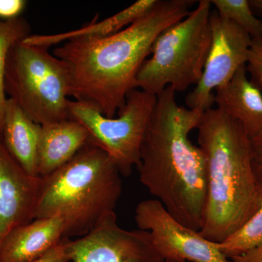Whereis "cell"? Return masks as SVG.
<instances>
[{"instance_id": "obj_24", "label": "cell", "mask_w": 262, "mask_h": 262, "mask_svg": "<svg viewBox=\"0 0 262 262\" xmlns=\"http://www.w3.org/2000/svg\"><path fill=\"white\" fill-rule=\"evenodd\" d=\"M230 259L232 262H262V244Z\"/></svg>"}, {"instance_id": "obj_22", "label": "cell", "mask_w": 262, "mask_h": 262, "mask_svg": "<svg viewBox=\"0 0 262 262\" xmlns=\"http://www.w3.org/2000/svg\"><path fill=\"white\" fill-rule=\"evenodd\" d=\"M69 239L63 238L59 244L53 248L42 257L30 262H69L70 261L68 251Z\"/></svg>"}, {"instance_id": "obj_17", "label": "cell", "mask_w": 262, "mask_h": 262, "mask_svg": "<svg viewBox=\"0 0 262 262\" xmlns=\"http://www.w3.org/2000/svg\"><path fill=\"white\" fill-rule=\"evenodd\" d=\"M262 244V184L258 186L256 208L249 219L228 238L217 244L221 251L231 258Z\"/></svg>"}, {"instance_id": "obj_6", "label": "cell", "mask_w": 262, "mask_h": 262, "mask_svg": "<svg viewBox=\"0 0 262 262\" xmlns=\"http://www.w3.org/2000/svg\"><path fill=\"white\" fill-rule=\"evenodd\" d=\"M4 90L39 125L70 119L68 72L48 48L23 41L14 45L5 65Z\"/></svg>"}, {"instance_id": "obj_11", "label": "cell", "mask_w": 262, "mask_h": 262, "mask_svg": "<svg viewBox=\"0 0 262 262\" xmlns=\"http://www.w3.org/2000/svg\"><path fill=\"white\" fill-rule=\"evenodd\" d=\"M42 181L15 161L0 137V245L13 229L34 220Z\"/></svg>"}, {"instance_id": "obj_25", "label": "cell", "mask_w": 262, "mask_h": 262, "mask_svg": "<svg viewBox=\"0 0 262 262\" xmlns=\"http://www.w3.org/2000/svg\"><path fill=\"white\" fill-rule=\"evenodd\" d=\"M249 3L252 9L262 15V0H252Z\"/></svg>"}, {"instance_id": "obj_1", "label": "cell", "mask_w": 262, "mask_h": 262, "mask_svg": "<svg viewBox=\"0 0 262 262\" xmlns=\"http://www.w3.org/2000/svg\"><path fill=\"white\" fill-rule=\"evenodd\" d=\"M192 0H158L123 30L105 37H77L56 48L64 63L70 96L113 118L136 89L138 72L160 33L190 13Z\"/></svg>"}, {"instance_id": "obj_12", "label": "cell", "mask_w": 262, "mask_h": 262, "mask_svg": "<svg viewBox=\"0 0 262 262\" xmlns=\"http://www.w3.org/2000/svg\"><path fill=\"white\" fill-rule=\"evenodd\" d=\"M64 232V223L60 216L35 219L5 237L0 245V262L34 261L59 244Z\"/></svg>"}, {"instance_id": "obj_18", "label": "cell", "mask_w": 262, "mask_h": 262, "mask_svg": "<svg viewBox=\"0 0 262 262\" xmlns=\"http://www.w3.org/2000/svg\"><path fill=\"white\" fill-rule=\"evenodd\" d=\"M30 35L31 27L25 18L19 17L8 20L0 19V135L8 99L4 90V77L8 53L14 45Z\"/></svg>"}, {"instance_id": "obj_16", "label": "cell", "mask_w": 262, "mask_h": 262, "mask_svg": "<svg viewBox=\"0 0 262 262\" xmlns=\"http://www.w3.org/2000/svg\"><path fill=\"white\" fill-rule=\"evenodd\" d=\"M158 0H139L128 8L99 22L71 32L54 34H31L23 40L30 46L49 48L77 37H105L123 30L149 11Z\"/></svg>"}, {"instance_id": "obj_8", "label": "cell", "mask_w": 262, "mask_h": 262, "mask_svg": "<svg viewBox=\"0 0 262 262\" xmlns=\"http://www.w3.org/2000/svg\"><path fill=\"white\" fill-rule=\"evenodd\" d=\"M135 220L139 229L149 232L153 246L165 261L232 262L217 244L183 225L158 200L140 202Z\"/></svg>"}, {"instance_id": "obj_4", "label": "cell", "mask_w": 262, "mask_h": 262, "mask_svg": "<svg viewBox=\"0 0 262 262\" xmlns=\"http://www.w3.org/2000/svg\"><path fill=\"white\" fill-rule=\"evenodd\" d=\"M120 175L110 157L89 141L69 163L42 177L34 220L60 216L64 237L85 235L115 212L122 194Z\"/></svg>"}, {"instance_id": "obj_10", "label": "cell", "mask_w": 262, "mask_h": 262, "mask_svg": "<svg viewBox=\"0 0 262 262\" xmlns=\"http://www.w3.org/2000/svg\"><path fill=\"white\" fill-rule=\"evenodd\" d=\"M68 251L72 262H167L155 249L149 232L122 228L115 212L85 235L69 239Z\"/></svg>"}, {"instance_id": "obj_23", "label": "cell", "mask_w": 262, "mask_h": 262, "mask_svg": "<svg viewBox=\"0 0 262 262\" xmlns=\"http://www.w3.org/2000/svg\"><path fill=\"white\" fill-rule=\"evenodd\" d=\"M251 158L255 175L262 184V133L251 139Z\"/></svg>"}, {"instance_id": "obj_19", "label": "cell", "mask_w": 262, "mask_h": 262, "mask_svg": "<svg viewBox=\"0 0 262 262\" xmlns=\"http://www.w3.org/2000/svg\"><path fill=\"white\" fill-rule=\"evenodd\" d=\"M222 18L233 22L251 39H262V20L253 14L248 0H211Z\"/></svg>"}, {"instance_id": "obj_13", "label": "cell", "mask_w": 262, "mask_h": 262, "mask_svg": "<svg viewBox=\"0 0 262 262\" xmlns=\"http://www.w3.org/2000/svg\"><path fill=\"white\" fill-rule=\"evenodd\" d=\"M90 134L76 120L68 119L41 126L37 173L46 177L70 161L89 142Z\"/></svg>"}, {"instance_id": "obj_15", "label": "cell", "mask_w": 262, "mask_h": 262, "mask_svg": "<svg viewBox=\"0 0 262 262\" xmlns=\"http://www.w3.org/2000/svg\"><path fill=\"white\" fill-rule=\"evenodd\" d=\"M42 125L31 120L13 100L5 105L1 137L10 155L30 175L37 173L38 144Z\"/></svg>"}, {"instance_id": "obj_2", "label": "cell", "mask_w": 262, "mask_h": 262, "mask_svg": "<svg viewBox=\"0 0 262 262\" xmlns=\"http://www.w3.org/2000/svg\"><path fill=\"white\" fill-rule=\"evenodd\" d=\"M179 106L170 86L157 95L141 144L139 169L143 185L186 227L201 228L206 198V165L189 139L203 114Z\"/></svg>"}, {"instance_id": "obj_3", "label": "cell", "mask_w": 262, "mask_h": 262, "mask_svg": "<svg viewBox=\"0 0 262 262\" xmlns=\"http://www.w3.org/2000/svg\"><path fill=\"white\" fill-rule=\"evenodd\" d=\"M196 128L206 165V204L199 232L220 244L254 211L260 183L253 170L251 139L239 122L211 108Z\"/></svg>"}, {"instance_id": "obj_21", "label": "cell", "mask_w": 262, "mask_h": 262, "mask_svg": "<svg viewBox=\"0 0 262 262\" xmlns=\"http://www.w3.org/2000/svg\"><path fill=\"white\" fill-rule=\"evenodd\" d=\"M24 0H0V19L12 20L20 17L27 6Z\"/></svg>"}, {"instance_id": "obj_5", "label": "cell", "mask_w": 262, "mask_h": 262, "mask_svg": "<svg viewBox=\"0 0 262 262\" xmlns=\"http://www.w3.org/2000/svg\"><path fill=\"white\" fill-rule=\"evenodd\" d=\"M211 5L200 0L187 17L160 33L138 72L136 89L157 96L168 86L177 93L198 84L211 46Z\"/></svg>"}, {"instance_id": "obj_14", "label": "cell", "mask_w": 262, "mask_h": 262, "mask_svg": "<svg viewBox=\"0 0 262 262\" xmlns=\"http://www.w3.org/2000/svg\"><path fill=\"white\" fill-rule=\"evenodd\" d=\"M217 108L241 124L250 139L262 133V93L248 78L246 65L215 91Z\"/></svg>"}, {"instance_id": "obj_7", "label": "cell", "mask_w": 262, "mask_h": 262, "mask_svg": "<svg viewBox=\"0 0 262 262\" xmlns=\"http://www.w3.org/2000/svg\"><path fill=\"white\" fill-rule=\"evenodd\" d=\"M156 101L155 95L132 90L116 118L105 117L86 103L70 101V117L85 127L90 142L103 149L120 173L127 177L139 165L141 144Z\"/></svg>"}, {"instance_id": "obj_26", "label": "cell", "mask_w": 262, "mask_h": 262, "mask_svg": "<svg viewBox=\"0 0 262 262\" xmlns=\"http://www.w3.org/2000/svg\"><path fill=\"white\" fill-rule=\"evenodd\" d=\"M172 262H176V261H172Z\"/></svg>"}, {"instance_id": "obj_9", "label": "cell", "mask_w": 262, "mask_h": 262, "mask_svg": "<svg viewBox=\"0 0 262 262\" xmlns=\"http://www.w3.org/2000/svg\"><path fill=\"white\" fill-rule=\"evenodd\" d=\"M211 46L203 76L187 95L188 108L205 113L214 103L213 91L228 83L242 66L246 65L251 38L233 22L211 12Z\"/></svg>"}, {"instance_id": "obj_20", "label": "cell", "mask_w": 262, "mask_h": 262, "mask_svg": "<svg viewBox=\"0 0 262 262\" xmlns=\"http://www.w3.org/2000/svg\"><path fill=\"white\" fill-rule=\"evenodd\" d=\"M246 69L251 82L262 93V39H251Z\"/></svg>"}]
</instances>
